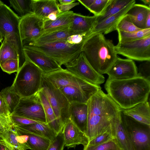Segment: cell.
<instances>
[{
    "label": "cell",
    "mask_w": 150,
    "mask_h": 150,
    "mask_svg": "<svg viewBox=\"0 0 150 150\" xmlns=\"http://www.w3.org/2000/svg\"><path fill=\"white\" fill-rule=\"evenodd\" d=\"M86 104V134L89 142L110 127L120 115L122 109L101 89L91 97Z\"/></svg>",
    "instance_id": "obj_1"
},
{
    "label": "cell",
    "mask_w": 150,
    "mask_h": 150,
    "mask_svg": "<svg viewBox=\"0 0 150 150\" xmlns=\"http://www.w3.org/2000/svg\"><path fill=\"white\" fill-rule=\"evenodd\" d=\"M104 87L107 94L120 108L125 110L148 100L150 81L138 76L125 80L108 79Z\"/></svg>",
    "instance_id": "obj_2"
},
{
    "label": "cell",
    "mask_w": 150,
    "mask_h": 150,
    "mask_svg": "<svg viewBox=\"0 0 150 150\" xmlns=\"http://www.w3.org/2000/svg\"><path fill=\"white\" fill-rule=\"evenodd\" d=\"M82 52L91 66L101 75L107 73L118 57L112 41L102 33L90 38L84 44Z\"/></svg>",
    "instance_id": "obj_3"
},
{
    "label": "cell",
    "mask_w": 150,
    "mask_h": 150,
    "mask_svg": "<svg viewBox=\"0 0 150 150\" xmlns=\"http://www.w3.org/2000/svg\"><path fill=\"white\" fill-rule=\"evenodd\" d=\"M43 74L37 66L25 59L11 87L21 98L30 96L40 90Z\"/></svg>",
    "instance_id": "obj_4"
},
{
    "label": "cell",
    "mask_w": 150,
    "mask_h": 150,
    "mask_svg": "<svg viewBox=\"0 0 150 150\" xmlns=\"http://www.w3.org/2000/svg\"><path fill=\"white\" fill-rule=\"evenodd\" d=\"M21 17L4 4L0 6V32L7 42L13 45L19 56L20 64L25 59L19 28Z\"/></svg>",
    "instance_id": "obj_5"
},
{
    "label": "cell",
    "mask_w": 150,
    "mask_h": 150,
    "mask_svg": "<svg viewBox=\"0 0 150 150\" xmlns=\"http://www.w3.org/2000/svg\"><path fill=\"white\" fill-rule=\"evenodd\" d=\"M71 44L66 40L45 44L40 45H28L39 50L55 60L61 67L72 64L82 52L85 43Z\"/></svg>",
    "instance_id": "obj_6"
},
{
    "label": "cell",
    "mask_w": 150,
    "mask_h": 150,
    "mask_svg": "<svg viewBox=\"0 0 150 150\" xmlns=\"http://www.w3.org/2000/svg\"><path fill=\"white\" fill-rule=\"evenodd\" d=\"M43 76L57 88L73 86L82 91L90 98L101 89L100 85L89 83L63 68Z\"/></svg>",
    "instance_id": "obj_7"
},
{
    "label": "cell",
    "mask_w": 150,
    "mask_h": 150,
    "mask_svg": "<svg viewBox=\"0 0 150 150\" xmlns=\"http://www.w3.org/2000/svg\"><path fill=\"white\" fill-rule=\"evenodd\" d=\"M40 90L47 97L57 120L63 126L69 118L70 103L59 89L54 86L43 75Z\"/></svg>",
    "instance_id": "obj_8"
},
{
    "label": "cell",
    "mask_w": 150,
    "mask_h": 150,
    "mask_svg": "<svg viewBox=\"0 0 150 150\" xmlns=\"http://www.w3.org/2000/svg\"><path fill=\"white\" fill-rule=\"evenodd\" d=\"M121 117L134 150H150V126L124 114Z\"/></svg>",
    "instance_id": "obj_9"
},
{
    "label": "cell",
    "mask_w": 150,
    "mask_h": 150,
    "mask_svg": "<svg viewBox=\"0 0 150 150\" xmlns=\"http://www.w3.org/2000/svg\"><path fill=\"white\" fill-rule=\"evenodd\" d=\"M117 54L138 61H150V35L133 41L115 46Z\"/></svg>",
    "instance_id": "obj_10"
},
{
    "label": "cell",
    "mask_w": 150,
    "mask_h": 150,
    "mask_svg": "<svg viewBox=\"0 0 150 150\" xmlns=\"http://www.w3.org/2000/svg\"><path fill=\"white\" fill-rule=\"evenodd\" d=\"M11 114L46 123L45 114L38 92L30 96L21 98Z\"/></svg>",
    "instance_id": "obj_11"
},
{
    "label": "cell",
    "mask_w": 150,
    "mask_h": 150,
    "mask_svg": "<svg viewBox=\"0 0 150 150\" xmlns=\"http://www.w3.org/2000/svg\"><path fill=\"white\" fill-rule=\"evenodd\" d=\"M19 28L23 45L38 39L45 31L44 21L33 12L21 17Z\"/></svg>",
    "instance_id": "obj_12"
},
{
    "label": "cell",
    "mask_w": 150,
    "mask_h": 150,
    "mask_svg": "<svg viewBox=\"0 0 150 150\" xmlns=\"http://www.w3.org/2000/svg\"><path fill=\"white\" fill-rule=\"evenodd\" d=\"M65 67L68 71L91 84L100 85L105 81L104 76L93 68L82 52L72 64Z\"/></svg>",
    "instance_id": "obj_13"
},
{
    "label": "cell",
    "mask_w": 150,
    "mask_h": 150,
    "mask_svg": "<svg viewBox=\"0 0 150 150\" xmlns=\"http://www.w3.org/2000/svg\"><path fill=\"white\" fill-rule=\"evenodd\" d=\"M25 59L37 66L47 74L61 69L62 68L53 59L44 53L27 45H23Z\"/></svg>",
    "instance_id": "obj_14"
},
{
    "label": "cell",
    "mask_w": 150,
    "mask_h": 150,
    "mask_svg": "<svg viewBox=\"0 0 150 150\" xmlns=\"http://www.w3.org/2000/svg\"><path fill=\"white\" fill-rule=\"evenodd\" d=\"M106 74L110 79H130L138 76L137 68L133 60L118 57Z\"/></svg>",
    "instance_id": "obj_15"
},
{
    "label": "cell",
    "mask_w": 150,
    "mask_h": 150,
    "mask_svg": "<svg viewBox=\"0 0 150 150\" xmlns=\"http://www.w3.org/2000/svg\"><path fill=\"white\" fill-rule=\"evenodd\" d=\"M62 131L63 134L65 146L68 149L75 148L81 144L87 145L89 140L86 134L82 132L69 118L64 125Z\"/></svg>",
    "instance_id": "obj_16"
},
{
    "label": "cell",
    "mask_w": 150,
    "mask_h": 150,
    "mask_svg": "<svg viewBox=\"0 0 150 150\" xmlns=\"http://www.w3.org/2000/svg\"><path fill=\"white\" fill-rule=\"evenodd\" d=\"M98 17L85 16L74 13L69 30L73 35L89 32L97 24Z\"/></svg>",
    "instance_id": "obj_17"
},
{
    "label": "cell",
    "mask_w": 150,
    "mask_h": 150,
    "mask_svg": "<svg viewBox=\"0 0 150 150\" xmlns=\"http://www.w3.org/2000/svg\"><path fill=\"white\" fill-rule=\"evenodd\" d=\"M15 128L19 135L33 134L48 139L51 141L57 134L47 124L42 122L21 126H15Z\"/></svg>",
    "instance_id": "obj_18"
},
{
    "label": "cell",
    "mask_w": 150,
    "mask_h": 150,
    "mask_svg": "<svg viewBox=\"0 0 150 150\" xmlns=\"http://www.w3.org/2000/svg\"><path fill=\"white\" fill-rule=\"evenodd\" d=\"M135 2V0H134L117 13L98 23L91 30V34L98 33L106 34L112 32L113 28Z\"/></svg>",
    "instance_id": "obj_19"
},
{
    "label": "cell",
    "mask_w": 150,
    "mask_h": 150,
    "mask_svg": "<svg viewBox=\"0 0 150 150\" xmlns=\"http://www.w3.org/2000/svg\"><path fill=\"white\" fill-rule=\"evenodd\" d=\"M112 127L115 139L120 149L134 150L122 121L121 113L112 124Z\"/></svg>",
    "instance_id": "obj_20"
},
{
    "label": "cell",
    "mask_w": 150,
    "mask_h": 150,
    "mask_svg": "<svg viewBox=\"0 0 150 150\" xmlns=\"http://www.w3.org/2000/svg\"><path fill=\"white\" fill-rule=\"evenodd\" d=\"M69 113V118L86 134L88 115L87 104L78 103L70 104Z\"/></svg>",
    "instance_id": "obj_21"
},
{
    "label": "cell",
    "mask_w": 150,
    "mask_h": 150,
    "mask_svg": "<svg viewBox=\"0 0 150 150\" xmlns=\"http://www.w3.org/2000/svg\"><path fill=\"white\" fill-rule=\"evenodd\" d=\"M58 1L56 0H32L33 12L44 21L52 13L59 14Z\"/></svg>",
    "instance_id": "obj_22"
},
{
    "label": "cell",
    "mask_w": 150,
    "mask_h": 150,
    "mask_svg": "<svg viewBox=\"0 0 150 150\" xmlns=\"http://www.w3.org/2000/svg\"><path fill=\"white\" fill-rule=\"evenodd\" d=\"M74 12L68 11L62 12L54 20H46L44 21L45 33H48L69 28L72 22Z\"/></svg>",
    "instance_id": "obj_23"
},
{
    "label": "cell",
    "mask_w": 150,
    "mask_h": 150,
    "mask_svg": "<svg viewBox=\"0 0 150 150\" xmlns=\"http://www.w3.org/2000/svg\"><path fill=\"white\" fill-rule=\"evenodd\" d=\"M122 111L137 121L150 126V108L148 100L130 108L122 109Z\"/></svg>",
    "instance_id": "obj_24"
},
{
    "label": "cell",
    "mask_w": 150,
    "mask_h": 150,
    "mask_svg": "<svg viewBox=\"0 0 150 150\" xmlns=\"http://www.w3.org/2000/svg\"><path fill=\"white\" fill-rule=\"evenodd\" d=\"M150 13V7L146 5L134 4L127 11L133 24L141 29H145L146 20Z\"/></svg>",
    "instance_id": "obj_25"
},
{
    "label": "cell",
    "mask_w": 150,
    "mask_h": 150,
    "mask_svg": "<svg viewBox=\"0 0 150 150\" xmlns=\"http://www.w3.org/2000/svg\"><path fill=\"white\" fill-rule=\"evenodd\" d=\"M72 35H73L70 31L69 28L65 29L44 33L38 39L24 45H38L65 41L69 37Z\"/></svg>",
    "instance_id": "obj_26"
},
{
    "label": "cell",
    "mask_w": 150,
    "mask_h": 150,
    "mask_svg": "<svg viewBox=\"0 0 150 150\" xmlns=\"http://www.w3.org/2000/svg\"><path fill=\"white\" fill-rule=\"evenodd\" d=\"M38 93L43 107L46 124L57 134L62 130L63 126L57 120L47 97L40 91Z\"/></svg>",
    "instance_id": "obj_27"
},
{
    "label": "cell",
    "mask_w": 150,
    "mask_h": 150,
    "mask_svg": "<svg viewBox=\"0 0 150 150\" xmlns=\"http://www.w3.org/2000/svg\"><path fill=\"white\" fill-rule=\"evenodd\" d=\"M70 104L78 103H87L90 98L79 88L71 86H66L59 88Z\"/></svg>",
    "instance_id": "obj_28"
},
{
    "label": "cell",
    "mask_w": 150,
    "mask_h": 150,
    "mask_svg": "<svg viewBox=\"0 0 150 150\" xmlns=\"http://www.w3.org/2000/svg\"><path fill=\"white\" fill-rule=\"evenodd\" d=\"M0 137L5 143L19 150H27L30 148L27 143L21 141L19 133L14 128L0 133Z\"/></svg>",
    "instance_id": "obj_29"
},
{
    "label": "cell",
    "mask_w": 150,
    "mask_h": 150,
    "mask_svg": "<svg viewBox=\"0 0 150 150\" xmlns=\"http://www.w3.org/2000/svg\"><path fill=\"white\" fill-rule=\"evenodd\" d=\"M133 0H112L103 14L98 17L97 23L117 13Z\"/></svg>",
    "instance_id": "obj_30"
},
{
    "label": "cell",
    "mask_w": 150,
    "mask_h": 150,
    "mask_svg": "<svg viewBox=\"0 0 150 150\" xmlns=\"http://www.w3.org/2000/svg\"><path fill=\"white\" fill-rule=\"evenodd\" d=\"M117 31L118 33V43L133 41L150 35V28L131 32Z\"/></svg>",
    "instance_id": "obj_31"
},
{
    "label": "cell",
    "mask_w": 150,
    "mask_h": 150,
    "mask_svg": "<svg viewBox=\"0 0 150 150\" xmlns=\"http://www.w3.org/2000/svg\"><path fill=\"white\" fill-rule=\"evenodd\" d=\"M0 93L5 101L11 114L19 103L21 97L11 86L3 89Z\"/></svg>",
    "instance_id": "obj_32"
},
{
    "label": "cell",
    "mask_w": 150,
    "mask_h": 150,
    "mask_svg": "<svg viewBox=\"0 0 150 150\" xmlns=\"http://www.w3.org/2000/svg\"><path fill=\"white\" fill-rule=\"evenodd\" d=\"M11 59L19 60L18 54L14 47L4 39L0 47V66L7 60Z\"/></svg>",
    "instance_id": "obj_33"
},
{
    "label": "cell",
    "mask_w": 150,
    "mask_h": 150,
    "mask_svg": "<svg viewBox=\"0 0 150 150\" xmlns=\"http://www.w3.org/2000/svg\"><path fill=\"white\" fill-rule=\"evenodd\" d=\"M27 143L32 150H47L50 144V139L33 134H27Z\"/></svg>",
    "instance_id": "obj_34"
},
{
    "label": "cell",
    "mask_w": 150,
    "mask_h": 150,
    "mask_svg": "<svg viewBox=\"0 0 150 150\" xmlns=\"http://www.w3.org/2000/svg\"><path fill=\"white\" fill-rule=\"evenodd\" d=\"M10 6L22 17L33 12L32 0H11Z\"/></svg>",
    "instance_id": "obj_35"
},
{
    "label": "cell",
    "mask_w": 150,
    "mask_h": 150,
    "mask_svg": "<svg viewBox=\"0 0 150 150\" xmlns=\"http://www.w3.org/2000/svg\"><path fill=\"white\" fill-rule=\"evenodd\" d=\"M141 30L142 29L138 28L133 24L129 16L126 14L113 28L112 32L117 30L126 32H131Z\"/></svg>",
    "instance_id": "obj_36"
},
{
    "label": "cell",
    "mask_w": 150,
    "mask_h": 150,
    "mask_svg": "<svg viewBox=\"0 0 150 150\" xmlns=\"http://www.w3.org/2000/svg\"><path fill=\"white\" fill-rule=\"evenodd\" d=\"M112 0H93L87 9L94 16H99L104 13Z\"/></svg>",
    "instance_id": "obj_37"
},
{
    "label": "cell",
    "mask_w": 150,
    "mask_h": 150,
    "mask_svg": "<svg viewBox=\"0 0 150 150\" xmlns=\"http://www.w3.org/2000/svg\"><path fill=\"white\" fill-rule=\"evenodd\" d=\"M115 139L112 126L106 131L89 142L90 146H96L106 143Z\"/></svg>",
    "instance_id": "obj_38"
},
{
    "label": "cell",
    "mask_w": 150,
    "mask_h": 150,
    "mask_svg": "<svg viewBox=\"0 0 150 150\" xmlns=\"http://www.w3.org/2000/svg\"><path fill=\"white\" fill-rule=\"evenodd\" d=\"M83 150H121L115 139L106 143L96 146L87 145Z\"/></svg>",
    "instance_id": "obj_39"
},
{
    "label": "cell",
    "mask_w": 150,
    "mask_h": 150,
    "mask_svg": "<svg viewBox=\"0 0 150 150\" xmlns=\"http://www.w3.org/2000/svg\"><path fill=\"white\" fill-rule=\"evenodd\" d=\"M20 61L18 59H11L7 60L1 64L0 67L2 70L10 74L17 72L20 68Z\"/></svg>",
    "instance_id": "obj_40"
},
{
    "label": "cell",
    "mask_w": 150,
    "mask_h": 150,
    "mask_svg": "<svg viewBox=\"0 0 150 150\" xmlns=\"http://www.w3.org/2000/svg\"><path fill=\"white\" fill-rule=\"evenodd\" d=\"M64 141L62 129L57 133L56 137L51 141L47 150H63Z\"/></svg>",
    "instance_id": "obj_41"
},
{
    "label": "cell",
    "mask_w": 150,
    "mask_h": 150,
    "mask_svg": "<svg viewBox=\"0 0 150 150\" xmlns=\"http://www.w3.org/2000/svg\"><path fill=\"white\" fill-rule=\"evenodd\" d=\"M15 125L10 116L0 115V133L14 128Z\"/></svg>",
    "instance_id": "obj_42"
},
{
    "label": "cell",
    "mask_w": 150,
    "mask_h": 150,
    "mask_svg": "<svg viewBox=\"0 0 150 150\" xmlns=\"http://www.w3.org/2000/svg\"><path fill=\"white\" fill-rule=\"evenodd\" d=\"M138 76L150 81V61H145L139 66Z\"/></svg>",
    "instance_id": "obj_43"
},
{
    "label": "cell",
    "mask_w": 150,
    "mask_h": 150,
    "mask_svg": "<svg viewBox=\"0 0 150 150\" xmlns=\"http://www.w3.org/2000/svg\"><path fill=\"white\" fill-rule=\"evenodd\" d=\"M10 116L15 126H21L41 122L19 116L11 114Z\"/></svg>",
    "instance_id": "obj_44"
},
{
    "label": "cell",
    "mask_w": 150,
    "mask_h": 150,
    "mask_svg": "<svg viewBox=\"0 0 150 150\" xmlns=\"http://www.w3.org/2000/svg\"><path fill=\"white\" fill-rule=\"evenodd\" d=\"M10 114L5 101L0 93V115L10 116Z\"/></svg>",
    "instance_id": "obj_45"
},
{
    "label": "cell",
    "mask_w": 150,
    "mask_h": 150,
    "mask_svg": "<svg viewBox=\"0 0 150 150\" xmlns=\"http://www.w3.org/2000/svg\"><path fill=\"white\" fill-rule=\"evenodd\" d=\"M79 3L74 2L72 3L66 4H58V7L59 11L63 12L69 11V10L74 7L79 5Z\"/></svg>",
    "instance_id": "obj_46"
},
{
    "label": "cell",
    "mask_w": 150,
    "mask_h": 150,
    "mask_svg": "<svg viewBox=\"0 0 150 150\" xmlns=\"http://www.w3.org/2000/svg\"><path fill=\"white\" fill-rule=\"evenodd\" d=\"M59 3L60 4H70L74 2L75 0H59L58 1Z\"/></svg>",
    "instance_id": "obj_47"
},
{
    "label": "cell",
    "mask_w": 150,
    "mask_h": 150,
    "mask_svg": "<svg viewBox=\"0 0 150 150\" xmlns=\"http://www.w3.org/2000/svg\"><path fill=\"white\" fill-rule=\"evenodd\" d=\"M150 28V13H149L146 18L145 22V29Z\"/></svg>",
    "instance_id": "obj_48"
},
{
    "label": "cell",
    "mask_w": 150,
    "mask_h": 150,
    "mask_svg": "<svg viewBox=\"0 0 150 150\" xmlns=\"http://www.w3.org/2000/svg\"><path fill=\"white\" fill-rule=\"evenodd\" d=\"M0 150H6V146L1 138L0 139Z\"/></svg>",
    "instance_id": "obj_49"
},
{
    "label": "cell",
    "mask_w": 150,
    "mask_h": 150,
    "mask_svg": "<svg viewBox=\"0 0 150 150\" xmlns=\"http://www.w3.org/2000/svg\"><path fill=\"white\" fill-rule=\"evenodd\" d=\"M2 141H3V143L8 148V149H9V150H19L18 149H16L15 148H14L13 147L9 145L6 143L4 142L3 140H2Z\"/></svg>",
    "instance_id": "obj_50"
},
{
    "label": "cell",
    "mask_w": 150,
    "mask_h": 150,
    "mask_svg": "<svg viewBox=\"0 0 150 150\" xmlns=\"http://www.w3.org/2000/svg\"><path fill=\"white\" fill-rule=\"evenodd\" d=\"M145 4L148 5V6L150 7V0H141Z\"/></svg>",
    "instance_id": "obj_51"
},
{
    "label": "cell",
    "mask_w": 150,
    "mask_h": 150,
    "mask_svg": "<svg viewBox=\"0 0 150 150\" xmlns=\"http://www.w3.org/2000/svg\"><path fill=\"white\" fill-rule=\"evenodd\" d=\"M3 36L0 33V42H1L2 40L3 39Z\"/></svg>",
    "instance_id": "obj_52"
},
{
    "label": "cell",
    "mask_w": 150,
    "mask_h": 150,
    "mask_svg": "<svg viewBox=\"0 0 150 150\" xmlns=\"http://www.w3.org/2000/svg\"><path fill=\"white\" fill-rule=\"evenodd\" d=\"M4 4V3H3V2L0 0V6H2Z\"/></svg>",
    "instance_id": "obj_53"
},
{
    "label": "cell",
    "mask_w": 150,
    "mask_h": 150,
    "mask_svg": "<svg viewBox=\"0 0 150 150\" xmlns=\"http://www.w3.org/2000/svg\"><path fill=\"white\" fill-rule=\"evenodd\" d=\"M6 146V150H9V149H8V148L7 147H6V146Z\"/></svg>",
    "instance_id": "obj_54"
},
{
    "label": "cell",
    "mask_w": 150,
    "mask_h": 150,
    "mask_svg": "<svg viewBox=\"0 0 150 150\" xmlns=\"http://www.w3.org/2000/svg\"><path fill=\"white\" fill-rule=\"evenodd\" d=\"M1 138L0 137V139H1Z\"/></svg>",
    "instance_id": "obj_55"
}]
</instances>
